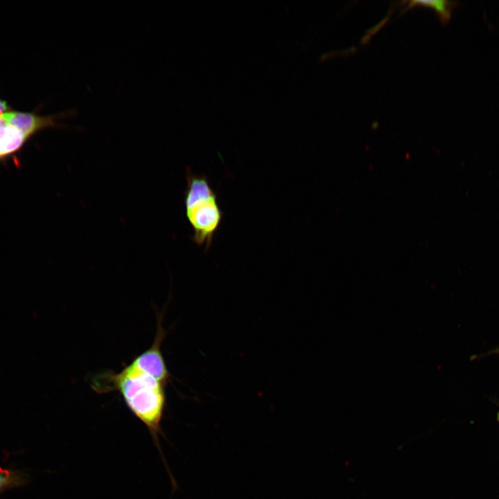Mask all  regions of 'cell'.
<instances>
[{
    "label": "cell",
    "instance_id": "cell-1",
    "mask_svg": "<svg viewBox=\"0 0 499 499\" xmlns=\"http://www.w3.org/2000/svg\"><path fill=\"white\" fill-rule=\"evenodd\" d=\"M166 385L130 364L119 372L105 371L95 376L92 389L100 394L119 392L132 414L147 428L167 469L173 486L175 482L162 453L161 421L166 407Z\"/></svg>",
    "mask_w": 499,
    "mask_h": 499
},
{
    "label": "cell",
    "instance_id": "cell-2",
    "mask_svg": "<svg viewBox=\"0 0 499 499\" xmlns=\"http://www.w3.org/2000/svg\"><path fill=\"white\" fill-rule=\"evenodd\" d=\"M184 203L186 217L193 233L192 239L208 250L222 220L217 195L205 175L188 173Z\"/></svg>",
    "mask_w": 499,
    "mask_h": 499
},
{
    "label": "cell",
    "instance_id": "cell-3",
    "mask_svg": "<svg viewBox=\"0 0 499 499\" xmlns=\"http://www.w3.org/2000/svg\"><path fill=\"white\" fill-rule=\"evenodd\" d=\"M157 317V333L153 343L150 348L135 357L130 364L166 385L170 375L161 351V342L166 333L161 326V317Z\"/></svg>",
    "mask_w": 499,
    "mask_h": 499
},
{
    "label": "cell",
    "instance_id": "cell-4",
    "mask_svg": "<svg viewBox=\"0 0 499 499\" xmlns=\"http://www.w3.org/2000/svg\"><path fill=\"white\" fill-rule=\"evenodd\" d=\"M67 115L68 112L39 116L29 112H7L1 117L6 123L17 128L29 138L42 129L59 125L56 120Z\"/></svg>",
    "mask_w": 499,
    "mask_h": 499
},
{
    "label": "cell",
    "instance_id": "cell-5",
    "mask_svg": "<svg viewBox=\"0 0 499 499\" xmlns=\"http://www.w3.org/2000/svg\"><path fill=\"white\" fill-rule=\"evenodd\" d=\"M1 115H0V161L19 150L28 139L19 130L6 123Z\"/></svg>",
    "mask_w": 499,
    "mask_h": 499
},
{
    "label": "cell",
    "instance_id": "cell-6",
    "mask_svg": "<svg viewBox=\"0 0 499 499\" xmlns=\"http://www.w3.org/2000/svg\"><path fill=\"white\" fill-rule=\"evenodd\" d=\"M454 2L446 1V0H435V1H409L408 8H412L413 6H426L433 8L438 15L439 19L443 23H446L449 21L452 10L454 7Z\"/></svg>",
    "mask_w": 499,
    "mask_h": 499
},
{
    "label": "cell",
    "instance_id": "cell-7",
    "mask_svg": "<svg viewBox=\"0 0 499 499\" xmlns=\"http://www.w3.org/2000/svg\"><path fill=\"white\" fill-rule=\"evenodd\" d=\"M8 109L7 103L4 101L0 99V115L7 112V110Z\"/></svg>",
    "mask_w": 499,
    "mask_h": 499
},
{
    "label": "cell",
    "instance_id": "cell-8",
    "mask_svg": "<svg viewBox=\"0 0 499 499\" xmlns=\"http://www.w3.org/2000/svg\"><path fill=\"white\" fill-rule=\"evenodd\" d=\"M6 476L5 475L0 473V487L6 483Z\"/></svg>",
    "mask_w": 499,
    "mask_h": 499
},
{
    "label": "cell",
    "instance_id": "cell-9",
    "mask_svg": "<svg viewBox=\"0 0 499 499\" xmlns=\"http://www.w3.org/2000/svg\"><path fill=\"white\" fill-rule=\"evenodd\" d=\"M487 354H489V355H491V354L499 355V347L490 351L489 353H487Z\"/></svg>",
    "mask_w": 499,
    "mask_h": 499
},
{
    "label": "cell",
    "instance_id": "cell-10",
    "mask_svg": "<svg viewBox=\"0 0 499 499\" xmlns=\"http://www.w3.org/2000/svg\"><path fill=\"white\" fill-rule=\"evenodd\" d=\"M496 419H497V421L499 423V411L497 412Z\"/></svg>",
    "mask_w": 499,
    "mask_h": 499
}]
</instances>
